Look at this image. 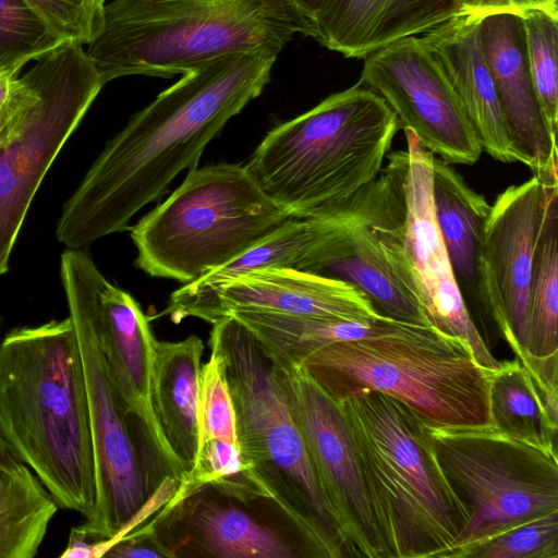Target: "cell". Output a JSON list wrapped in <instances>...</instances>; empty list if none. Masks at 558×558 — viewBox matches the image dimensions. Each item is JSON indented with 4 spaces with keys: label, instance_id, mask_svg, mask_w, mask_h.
<instances>
[{
    "label": "cell",
    "instance_id": "6da1fadb",
    "mask_svg": "<svg viewBox=\"0 0 558 558\" xmlns=\"http://www.w3.org/2000/svg\"><path fill=\"white\" fill-rule=\"evenodd\" d=\"M278 53H229L184 74L133 114L64 203L57 239L85 248L129 228L132 217L193 170L227 122L270 81Z\"/></svg>",
    "mask_w": 558,
    "mask_h": 558
},
{
    "label": "cell",
    "instance_id": "7a4b0ae2",
    "mask_svg": "<svg viewBox=\"0 0 558 558\" xmlns=\"http://www.w3.org/2000/svg\"><path fill=\"white\" fill-rule=\"evenodd\" d=\"M0 437L59 507L87 520L95 462L82 362L71 318L10 330L0 342Z\"/></svg>",
    "mask_w": 558,
    "mask_h": 558
},
{
    "label": "cell",
    "instance_id": "3957f363",
    "mask_svg": "<svg viewBox=\"0 0 558 558\" xmlns=\"http://www.w3.org/2000/svg\"><path fill=\"white\" fill-rule=\"evenodd\" d=\"M312 24L294 0H112L85 50L104 84L170 78L229 53H280Z\"/></svg>",
    "mask_w": 558,
    "mask_h": 558
},
{
    "label": "cell",
    "instance_id": "277c9868",
    "mask_svg": "<svg viewBox=\"0 0 558 558\" xmlns=\"http://www.w3.org/2000/svg\"><path fill=\"white\" fill-rule=\"evenodd\" d=\"M338 404L385 558H445L469 518L440 471L427 425L410 407L377 391Z\"/></svg>",
    "mask_w": 558,
    "mask_h": 558
},
{
    "label": "cell",
    "instance_id": "5b68a950",
    "mask_svg": "<svg viewBox=\"0 0 558 558\" xmlns=\"http://www.w3.org/2000/svg\"><path fill=\"white\" fill-rule=\"evenodd\" d=\"M399 128L389 105L357 83L275 126L245 166L293 218H315L379 174Z\"/></svg>",
    "mask_w": 558,
    "mask_h": 558
},
{
    "label": "cell",
    "instance_id": "8992f818",
    "mask_svg": "<svg viewBox=\"0 0 558 558\" xmlns=\"http://www.w3.org/2000/svg\"><path fill=\"white\" fill-rule=\"evenodd\" d=\"M336 402L377 391L410 407L428 426H492L489 372L470 348L433 326L389 330L319 349L302 363Z\"/></svg>",
    "mask_w": 558,
    "mask_h": 558
},
{
    "label": "cell",
    "instance_id": "52a82bcc",
    "mask_svg": "<svg viewBox=\"0 0 558 558\" xmlns=\"http://www.w3.org/2000/svg\"><path fill=\"white\" fill-rule=\"evenodd\" d=\"M208 344L222 360L236 415L238 446L264 497L289 520L312 557H348L271 359L231 316L213 324Z\"/></svg>",
    "mask_w": 558,
    "mask_h": 558
},
{
    "label": "cell",
    "instance_id": "ba28073f",
    "mask_svg": "<svg viewBox=\"0 0 558 558\" xmlns=\"http://www.w3.org/2000/svg\"><path fill=\"white\" fill-rule=\"evenodd\" d=\"M290 218L245 165L219 162L190 170L168 198L128 229L137 268L185 284L232 260Z\"/></svg>",
    "mask_w": 558,
    "mask_h": 558
},
{
    "label": "cell",
    "instance_id": "9c48e42d",
    "mask_svg": "<svg viewBox=\"0 0 558 558\" xmlns=\"http://www.w3.org/2000/svg\"><path fill=\"white\" fill-rule=\"evenodd\" d=\"M99 271L83 248H66L61 255L60 277L82 362L95 462V505L82 526L97 539H113L154 514L155 489L100 345L95 317Z\"/></svg>",
    "mask_w": 558,
    "mask_h": 558
},
{
    "label": "cell",
    "instance_id": "30bf717a",
    "mask_svg": "<svg viewBox=\"0 0 558 558\" xmlns=\"http://www.w3.org/2000/svg\"><path fill=\"white\" fill-rule=\"evenodd\" d=\"M427 430L440 471L469 518L445 558L558 510L557 449L510 437L493 426L427 425Z\"/></svg>",
    "mask_w": 558,
    "mask_h": 558
},
{
    "label": "cell",
    "instance_id": "8fae6325",
    "mask_svg": "<svg viewBox=\"0 0 558 558\" xmlns=\"http://www.w3.org/2000/svg\"><path fill=\"white\" fill-rule=\"evenodd\" d=\"M36 61L37 97L22 131L0 147V276L41 181L105 86L81 43L64 40Z\"/></svg>",
    "mask_w": 558,
    "mask_h": 558
},
{
    "label": "cell",
    "instance_id": "7c38bea8",
    "mask_svg": "<svg viewBox=\"0 0 558 558\" xmlns=\"http://www.w3.org/2000/svg\"><path fill=\"white\" fill-rule=\"evenodd\" d=\"M404 132V209L398 221L378 228L383 254L392 274L420 302L430 325L463 341L482 367L494 371L500 362L490 353L471 317L435 219L434 155L412 131Z\"/></svg>",
    "mask_w": 558,
    "mask_h": 558
},
{
    "label": "cell",
    "instance_id": "4fadbf2b",
    "mask_svg": "<svg viewBox=\"0 0 558 558\" xmlns=\"http://www.w3.org/2000/svg\"><path fill=\"white\" fill-rule=\"evenodd\" d=\"M268 356L348 557L385 558L340 405L302 364Z\"/></svg>",
    "mask_w": 558,
    "mask_h": 558
},
{
    "label": "cell",
    "instance_id": "5bb4252c",
    "mask_svg": "<svg viewBox=\"0 0 558 558\" xmlns=\"http://www.w3.org/2000/svg\"><path fill=\"white\" fill-rule=\"evenodd\" d=\"M145 526L168 557H312L296 530L271 502L242 501L209 485L175 494Z\"/></svg>",
    "mask_w": 558,
    "mask_h": 558
},
{
    "label": "cell",
    "instance_id": "9a60e30c",
    "mask_svg": "<svg viewBox=\"0 0 558 558\" xmlns=\"http://www.w3.org/2000/svg\"><path fill=\"white\" fill-rule=\"evenodd\" d=\"M359 83L377 93L400 126L434 156L466 166L481 157L473 125L421 37L401 38L365 57Z\"/></svg>",
    "mask_w": 558,
    "mask_h": 558
},
{
    "label": "cell",
    "instance_id": "2e32d148",
    "mask_svg": "<svg viewBox=\"0 0 558 558\" xmlns=\"http://www.w3.org/2000/svg\"><path fill=\"white\" fill-rule=\"evenodd\" d=\"M95 317L109 376L148 473L181 484L189 473L172 452L153 404L155 338L137 301L102 275L95 282Z\"/></svg>",
    "mask_w": 558,
    "mask_h": 558
},
{
    "label": "cell",
    "instance_id": "e0dca14e",
    "mask_svg": "<svg viewBox=\"0 0 558 558\" xmlns=\"http://www.w3.org/2000/svg\"><path fill=\"white\" fill-rule=\"evenodd\" d=\"M544 205L543 179L510 185L490 205L477 264V296L501 337L526 353L527 296Z\"/></svg>",
    "mask_w": 558,
    "mask_h": 558
},
{
    "label": "cell",
    "instance_id": "ac0fdd59",
    "mask_svg": "<svg viewBox=\"0 0 558 558\" xmlns=\"http://www.w3.org/2000/svg\"><path fill=\"white\" fill-rule=\"evenodd\" d=\"M478 32L517 162L541 178L557 172V138L547 128L532 83L520 14L482 16Z\"/></svg>",
    "mask_w": 558,
    "mask_h": 558
},
{
    "label": "cell",
    "instance_id": "d6986e66",
    "mask_svg": "<svg viewBox=\"0 0 558 558\" xmlns=\"http://www.w3.org/2000/svg\"><path fill=\"white\" fill-rule=\"evenodd\" d=\"M235 311H259L295 317L374 320L381 317L355 287L292 268L257 269L233 280L193 315L209 324Z\"/></svg>",
    "mask_w": 558,
    "mask_h": 558
},
{
    "label": "cell",
    "instance_id": "ffe728a7",
    "mask_svg": "<svg viewBox=\"0 0 558 558\" xmlns=\"http://www.w3.org/2000/svg\"><path fill=\"white\" fill-rule=\"evenodd\" d=\"M462 4L463 0H322L311 37L345 58L364 59L396 40L438 27Z\"/></svg>",
    "mask_w": 558,
    "mask_h": 558
},
{
    "label": "cell",
    "instance_id": "44dd1931",
    "mask_svg": "<svg viewBox=\"0 0 558 558\" xmlns=\"http://www.w3.org/2000/svg\"><path fill=\"white\" fill-rule=\"evenodd\" d=\"M481 17L461 10L421 39L459 97L483 150L498 161L517 162L481 44Z\"/></svg>",
    "mask_w": 558,
    "mask_h": 558
},
{
    "label": "cell",
    "instance_id": "7402d4cb",
    "mask_svg": "<svg viewBox=\"0 0 558 558\" xmlns=\"http://www.w3.org/2000/svg\"><path fill=\"white\" fill-rule=\"evenodd\" d=\"M203 340L158 341L153 369V404L162 433L187 473L201 447V372ZM189 476V475H187Z\"/></svg>",
    "mask_w": 558,
    "mask_h": 558
},
{
    "label": "cell",
    "instance_id": "603a6c76",
    "mask_svg": "<svg viewBox=\"0 0 558 558\" xmlns=\"http://www.w3.org/2000/svg\"><path fill=\"white\" fill-rule=\"evenodd\" d=\"M432 198L437 227L459 288L462 294L466 292L478 299V254L490 205L450 163L436 156L433 159Z\"/></svg>",
    "mask_w": 558,
    "mask_h": 558
},
{
    "label": "cell",
    "instance_id": "cb8c5ba5",
    "mask_svg": "<svg viewBox=\"0 0 558 558\" xmlns=\"http://www.w3.org/2000/svg\"><path fill=\"white\" fill-rule=\"evenodd\" d=\"M315 218H290L232 260L174 290L159 316L179 324L236 278L262 268L296 269L316 232Z\"/></svg>",
    "mask_w": 558,
    "mask_h": 558
},
{
    "label": "cell",
    "instance_id": "d4e9b609",
    "mask_svg": "<svg viewBox=\"0 0 558 558\" xmlns=\"http://www.w3.org/2000/svg\"><path fill=\"white\" fill-rule=\"evenodd\" d=\"M59 505L0 437V558H33Z\"/></svg>",
    "mask_w": 558,
    "mask_h": 558
},
{
    "label": "cell",
    "instance_id": "484cf974",
    "mask_svg": "<svg viewBox=\"0 0 558 558\" xmlns=\"http://www.w3.org/2000/svg\"><path fill=\"white\" fill-rule=\"evenodd\" d=\"M229 316L240 322L268 355L294 363L329 344L385 332L397 323L387 317L366 322L318 319L259 311H235Z\"/></svg>",
    "mask_w": 558,
    "mask_h": 558
},
{
    "label": "cell",
    "instance_id": "4316f807",
    "mask_svg": "<svg viewBox=\"0 0 558 558\" xmlns=\"http://www.w3.org/2000/svg\"><path fill=\"white\" fill-rule=\"evenodd\" d=\"M543 179L544 205L527 296L526 353L558 352V174Z\"/></svg>",
    "mask_w": 558,
    "mask_h": 558
},
{
    "label": "cell",
    "instance_id": "83f0119b",
    "mask_svg": "<svg viewBox=\"0 0 558 558\" xmlns=\"http://www.w3.org/2000/svg\"><path fill=\"white\" fill-rule=\"evenodd\" d=\"M489 411L492 426L510 437L556 448L558 423H555L527 369L514 359L500 362L489 372Z\"/></svg>",
    "mask_w": 558,
    "mask_h": 558
},
{
    "label": "cell",
    "instance_id": "f1b7e54d",
    "mask_svg": "<svg viewBox=\"0 0 558 558\" xmlns=\"http://www.w3.org/2000/svg\"><path fill=\"white\" fill-rule=\"evenodd\" d=\"M532 83L551 135L558 129V12L530 9L520 14Z\"/></svg>",
    "mask_w": 558,
    "mask_h": 558
},
{
    "label": "cell",
    "instance_id": "f546056e",
    "mask_svg": "<svg viewBox=\"0 0 558 558\" xmlns=\"http://www.w3.org/2000/svg\"><path fill=\"white\" fill-rule=\"evenodd\" d=\"M64 40L26 0H0V72L19 74Z\"/></svg>",
    "mask_w": 558,
    "mask_h": 558
},
{
    "label": "cell",
    "instance_id": "4dcf8cb0",
    "mask_svg": "<svg viewBox=\"0 0 558 558\" xmlns=\"http://www.w3.org/2000/svg\"><path fill=\"white\" fill-rule=\"evenodd\" d=\"M449 558H558V510L457 549Z\"/></svg>",
    "mask_w": 558,
    "mask_h": 558
},
{
    "label": "cell",
    "instance_id": "1f68e13d",
    "mask_svg": "<svg viewBox=\"0 0 558 558\" xmlns=\"http://www.w3.org/2000/svg\"><path fill=\"white\" fill-rule=\"evenodd\" d=\"M199 421L201 447L209 439L238 445L236 415L225 366L213 349L208 361L202 365Z\"/></svg>",
    "mask_w": 558,
    "mask_h": 558
},
{
    "label": "cell",
    "instance_id": "d6a6232c",
    "mask_svg": "<svg viewBox=\"0 0 558 558\" xmlns=\"http://www.w3.org/2000/svg\"><path fill=\"white\" fill-rule=\"evenodd\" d=\"M65 40L87 45L98 31L104 5L94 0H26Z\"/></svg>",
    "mask_w": 558,
    "mask_h": 558
},
{
    "label": "cell",
    "instance_id": "836d02e7",
    "mask_svg": "<svg viewBox=\"0 0 558 558\" xmlns=\"http://www.w3.org/2000/svg\"><path fill=\"white\" fill-rule=\"evenodd\" d=\"M37 92L36 65L22 77L15 73L0 72V147L22 131Z\"/></svg>",
    "mask_w": 558,
    "mask_h": 558
},
{
    "label": "cell",
    "instance_id": "e575fe53",
    "mask_svg": "<svg viewBox=\"0 0 558 558\" xmlns=\"http://www.w3.org/2000/svg\"><path fill=\"white\" fill-rule=\"evenodd\" d=\"M536 8L558 12V2L554 0H463L461 10L485 16L494 13L521 14Z\"/></svg>",
    "mask_w": 558,
    "mask_h": 558
},
{
    "label": "cell",
    "instance_id": "d590c367",
    "mask_svg": "<svg viewBox=\"0 0 558 558\" xmlns=\"http://www.w3.org/2000/svg\"><path fill=\"white\" fill-rule=\"evenodd\" d=\"M89 535L82 525L73 526L68 544L61 558H96L99 557V542Z\"/></svg>",
    "mask_w": 558,
    "mask_h": 558
},
{
    "label": "cell",
    "instance_id": "8d00e7d4",
    "mask_svg": "<svg viewBox=\"0 0 558 558\" xmlns=\"http://www.w3.org/2000/svg\"><path fill=\"white\" fill-rule=\"evenodd\" d=\"M294 2L312 24L322 0H294Z\"/></svg>",
    "mask_w": 558,
    "mask_h": 558
},
{
    "label": "cell",
    "instance_id": "74e56055",
    "mask_svg": "<svg viewBox=\"0 0 558 558\" xmlns=\"http://www.w3.org/2000/svg\"><path fill=\"white\" fill-rule=\"evenodd\" d=\"M94 1H95V2H97V3H99V4H101V5H105V3H106V1H107V0H94Z\"/></svg>",
    "mask_w": 558,
    "mask_h": 558
},
{
    "label": "cell",
    "instance_id": "f35d334b",
    "mask_svg": "<svg viewBox=\"0 0 558 558\" xmlns=\"http://www.w3.org/2000/svg\"><path fill=\"white\" fill-rule=\"evenodd\" d=\"M554 1L558 2V0H554Z\"/></svg>",
    "mask_w": 558,
    "mask_h": 558
},
{
    "label": "cell",
    "instance_id": "ab89813d",
    "mask_svg": "<svg viewBox=\"0 0 558 558\" xmlns=\"http://www.w3.org/2000/svg\"><path fill=\"white\" fill-rule=\"evenodd\" d=\"M0 324H1V318H0Z\"/></svg>",
    "mask_w": 558,
    "mask_h": 558
}]
</instances>
